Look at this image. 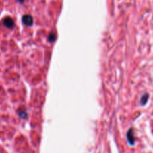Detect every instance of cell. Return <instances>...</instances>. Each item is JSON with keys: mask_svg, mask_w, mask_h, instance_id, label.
Segmentation results:
<instances>
[{"mask_svg": "<svg viewBox=\"0 0 153 153\" xmlns=\"http://www.w3.org/2000/svg\"><path fill=\"white\" fill-rule=\"evenodd\" d=\"M18 1L20 2H24V1H25V0H18Z\"/></svg>", "mask_w": 153, "mask_h": 153, "instance_id": "52a82bcc", "label": "cell"}, {"mask_svg": "<svg viewBox=\"0 0 153 153\" xmlns=\"http://www.w3.org/2000/svg\"><path fill=\"white\" fill-rule=\"evenodd\" d=\"M22 21H23V24L27 26H31L33 24V18L29 15H23L22 17Z\"/></svg>", "mask_w": 153, "mask_h": 153, "instance_id": "6da1fadb", "label": "cell"}, {"mask_svg": "<svg viewBox=\"0 0 153 153\" xmlns=\"http://www.w3.org/2000/svg\"><path fill=\"white\" fill-rule=\"evenodd\" d=\"M148 99H149V95L148 94H145L144 95H143V97L141 98V104L145 105L147 103Z\"/></svg>", "mask_w": 153, "mask_h": 153, "instance_id": "277c9868", "label": "cell"}, {"mask_svg": "<svg viewBox=\"0 0 153 153\" xmlns=\"http://www.w3.org/2000/svg\"><path fill=\"white\" fill-rule=\"evenodd\" d=\"M3 24L8 29H12L15 26V22L11 17H6L3 20Z\"/></svg>", "mask_w": 153, "mask_h": 153, "instance_id": "7a4b0ae2", "label": "cell"}, {"mask_svg": "<svg viewBox=\"0 0 153 153\" xmlns=\"http://www.w3.org/2000/svg\"><path fill=\"white\" fill-rule=\"evenodd\" d=\"M48 39L50 42H53L55 40H56V35L53 33V32H50L49 37H48Z\"/></svg>", "mask_w": 153, "mask_h": 153, "instance_id": "5b68a950", "label": "cell"}, {"mask_svg": "<svg viewBox=\"0 0 153 153\" xmlns=\"http://www.w3.org/2000/svg\"><path fill=\"white\" fill-rule=\"evenodd\" d=\"M127 138H128V143L131 145L135 144V137H134V132H133L132 129H130L128 131V134H127Z\"/></svg>", "mask_w": 153, "mask_h": 153, "instance_id": "3957f363", "label": "cell"}, {"mask_svg": "<svg viewBox=\"0 0 153 153\" xmlns=\"http://www.w3.org/2000/svg\"><path fill=\"white\" fill-rule=\"evenodd\" d=\"M18 113L22 119H26L27 117V113L24 110H20Z\"/></svg>", "mask_w": 153, "mask_h": 153, "instance_id": "8992f818", "label": "cell"}]
</instances>
